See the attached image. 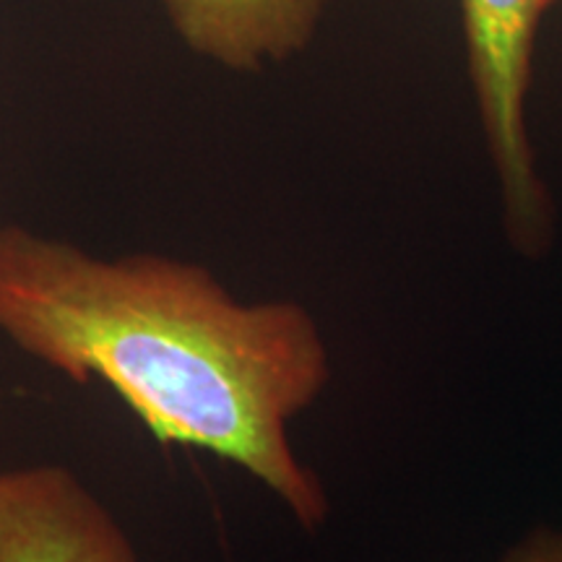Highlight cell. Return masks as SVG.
<instances>
[{
    "instance_id": "4",
    "label": "cell",
    "mask_w": 562,
    "mask_h": 562,
    "mask_svg": "<svg viewBox=\"0 0 562 562\" xmlns=\"http://www.w3.org/2000/svg\"><path fill=\"white\" fill-rule=\"evenodd\" d=\"M331 0H161L188 50L252 74L311 45Z\"/></svg>"
},
{
    "instance_id": "1",
    "label": "cell",
    "mask_w": 562,
    "mask_h": 562,
    "mask_svg": "<svg viewBox=\"0 0 562 562\" xmlns=\"http://www.w3.org/2000/svg\"><path fill=\"white\" fill-rule=\"evenodd\" d=\"M0 334L68 381L100 378L159 442L245 469L302 529L326 521V490L290 442V422L331 378L318 323L297 302H240L199 263L104 258L5 224Z\"/></svg>"
},
{
    "instance_id": "5",
    "label": "cell",
    "mask_w": 562,
    "mask_h": 562,
    "mask_svg": "<svg viewBox=\"0 0 562 562\" xmlns=\"http://www.w3.org/2000/svg\"><path fill=\"white\" fill-rule=\"evenodd\" d=\"M501 562H562V531H533L505 552Z\"/></svg>"
},
{
    "instance_id": "3",
    "label": "cell",
    "mask_w": 562,
    "mask_h": 562,
    "mask_svg": "<svg viewBox=\"0 0 562 562\" xmlns=\"http://www.w3.org/2000/svg\"><path fill=\"white\" fill-rule=\"evenodd\" d=\"M0 562H138L128 531L60 463L0 472Z\"/></svg>"
},
{
    "instance_id": "2",
    "label": "cell",
    "mask_w": 562,
    "mask_h": 562,
    "mask_svg": "<svg viewBox=\"0 0 562 562\" xmlns=\"http://www.w3.org/2000/svg\"><path fill=\"white\" fill-rule=\"evenodd\" d=\"M469 74L505 211L524 256H542L552 237V201L529 140L526 97L542 0H461Z\"/></svg>"
},
{
    "instance_id": "6",
    "label": "cell",
    "mask_w": 562,
    "mask_h": 562,
    "mask_svg": "<svg viewBox=\"0 0 562 562\" xmlns=\"http://www.w3.org/2000/svg\"><path fill=\"white\" fill-rule=\"evenodd\" d=\"M554 3H560V0H542V5H544V11H550Z\"/></svg>"
}]
</instances>
